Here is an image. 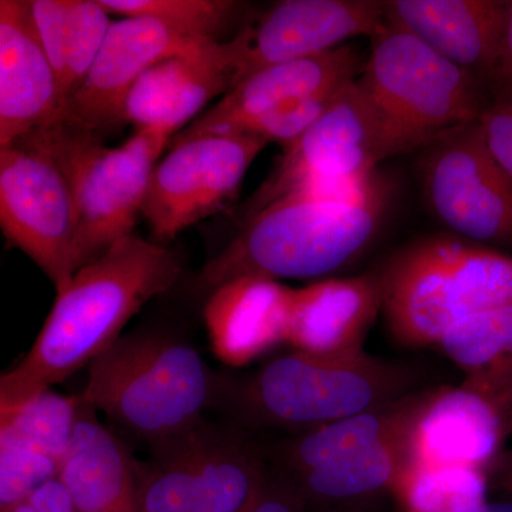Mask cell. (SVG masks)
<instances>
[{"mask_svg": "<svg viewBox=\"0 0 512 512\" xmlns=\"http://www.w3.org/2000/svg\"><path fill=\"white\" fill-rule=\"evenodd\" d=\"M252 26L227 43L210 40L183 55L161 60L128 93L124 116L137 130L163 128L174 134L190 126L205 107L232 89Z\"/></svg>", "mask_w": 512, "mask_h": 512, "instance_id": "13", "label": "cell"}, {"mask_svg": "<svg viewBox=\"0 0 512 512\" xmlns=\"http://www.w3.org/2000/svg\"><path fill=\"white\" fill-rule=\"evenodd\" d=\"M390 157L383 121L356 80L311 128L284 147L271 173L249 198L242 218L248 221L266 205L308 185L362 180Z\"/></svg>", "mask_w": 512, "mask_h": 512, "instance_id": "9", "label": "cell"}, {"mask_svg": "<svg viewBox=\"0 0 512 512\" xmlns=\"http://www.w3.org/2000/svg\"><path fill=\"white\" fill-rule=\"evenodd\" d=\"M84 402L52 389L8 410H0V434H8L62 463L72 443Z\"/></svg>", "mask_w": 512, "mask_h": 512, "instance_id": "29", "label": "cell"}, {"mask_svg": "<svg viewBox=\"0 0 512 512\" xmlns=\"http://www.w3.org/2000/svg\"><path fill=\"white\" fill-rule=\"evenodd\" d=\"M171 137L163 128H146L111 148L100 134L64 114L15 143L52 158L66 178L77 212L79 269L133 235L151 175Z\"/></svg>", "mask_w": 512, "mask_h": 512, "instance_id": "5", "label": "cell"}, {"mask_svg": "<svg viewBox=\"0 0 512 512\" xmlns=\"http://www.w3.org/2000/svg\"><path fill=\"white\" fill-rule=\"evenodd\" d=\"M84 403L59 480L79 512H140V466Z\"/></svg>", "mask_w": 512, "mask_h": 512, "instance_id": "21", "label": "cell"}, {"mask_svg": "<svg viewBox=\"0 0 512 512\" xmlns=\"http://www.w3.org/2000/svg\"><path fill=\"white\" fill-rule=\"evenodd\" d=\"M490 84L494 87L495 96L512 97V2H508L507 28Z\"/></svg>", "mask_w": 512, "mask_h": 512, "instance_id": "35", "label": "cell"}, {"mask_svg": "<svg viewBox=\"0 0 512 512\" xmlns=\"http://www.w3.org/2000/svg\"><path fill=\"white\" fill-rule=\"evenodd\" d=\"M490 485L480 468L413 463L390 493L403 512H473L487 503Z\"/></svg>", "mask_w": 512, "mask_h": 512, "instance_id": "27", "label": "cell"}, {"mask_svg": "<svg viewBox=\"0 0 512 512\" xmlns=\"http://www.w3.org/2000/svg\"><path fill=\"white\" fill-rule=\"evenodd\" d=\"M264 464L234 437L201 426L195 456V512H242L265 484Z\"/></svg>", "mask_w": 512, "mask_h": 512, "instance_id": "25", "label": "cell"}, {"mask_svg": "<svg viewBox=\"0 0 512 512\" xmlns=\"http://www.w3.org/2000/svg\"><path fill=\"white\" fill-rule=\"evenodd\" d=\"M8 512H79L59 478L47 481Z\"/></svg>", "mask_w": 512, "mask_h": 512, "instance_id": "34", "label": "cell"}, {"mask_svg": "<svg viewBox=\"0 0 512 512\" xmlns=\"http://www.w3.org/2000/svg\"><path fill=\"white\" fill-rule=\"evenodd\" d=\"M292 291L262 275L238 276L212 289L204 322L214 355L242 367L286 343Z\"/></svg>", "mask_w": 512, "mask_h": 512, "instance_id": "20", "label": "cell"}, {"mask_svg": "<svg viewBox=\"0 0 512 512\" xmlns=\"http://www.w3.org/2000/svg\"><path fill=\"white\" fill-rule=\"evenodd\" d=\"M322 512H325V511H322Z\"/></svg>", "mask_w": 512, "mask_h": 512, "instance_id": "38", "label": "cell"}, {"mask_svg": "<svg viewBox=\"0 0 512 512\" xmlns=\"http://www.w3.org/2000/svg\"><path fill=\"white\" fill-rule=\"evenodd\" d=\"M407 387L406 370L365 352L328 357L293 350L265 363L238 397L256 420L303 434L400 399Z\"/></svg>", "mask_w": 512, "mask_h": 512, "instance_id": "7", "label": "cell"}, {"mask_svg": "<svg viewBox=\"0 0 512 512\" xmlns=\"http://www.w3.org/2000/svg\"><path fill=\"white\" fill-rule=\"evenodd\" d=\"M495 160L512 178V97L495 96L480 119Z\"/></svg>", "mask_w": 512, "mask_h": 512, "instance_id": "32", "label": "cell"}, {"mask_svg": "<svg viewBox=\"0 0 512 512\" xmlns=\"http://www.w3.org/2000/svg\"><path fill=\"white\" fill-rule=\"evenodd\" d=\"M420 154L421 194L436 220L458 237L512 249V178L488 148L480 120L441 134Z\"/></svg>", "mask_w": 512, "mask_h": 512, "instance_id": "8", "label": "cell"}, {"mask_svg": "<svg viewBox=\"0 0 512 512\" xmlns=\"http://www.w3.org/2000/svg\"><path fill=\"white\" fill-rule=\"evenodd\" d=\"M393 187L375 171L362 180L299 188L242 224L228 247L201 272L215 289L245 275L311 279L345 268L375 241Z\"/></svg>", "mask_w": 512, "mask_h": 512, "instance_id": "2", "label": "cell"}, {"mask_svg": "<svg viewBox=\"0 0 512 512\" xmlns=\"http://www.w3.org/2000/svg\"><path fill=\"white\" fill-rule=\"evenodd\" d=\"M359 83L383 121L392 157L480 120L490 104L481 80L387 22L372 37Z\"/></svg>", "mask_w": 512, "mask_h": 512, "instance_id": "6", "label": "cell"}, {"mask_svg": "<svg viewBox=\"0 0 512 512\" xmlns=\"http://www.w3.org/2000/svg\"><path fill=\"white\" fill-rule=\"evenodd\" d=\"M87 370L83 402L151 444L197 430L218 389L197 349L164 333L121 336Z\"/></svg>", "mask_w": 512, "mask_h": 512, "instance_id": "4", "label": "cell"}, {"mask_svg": "<svg viewBox=\"0 0 512 512\" xmlns=\"http://www.w3.org/2000/svg\"><path fill=\"white\" fill-rule=\"evenodd\" d=\"M110 15L147 16L198 39L217 40L244 3L232 0H100Z\"/></svg>", "mask_w": 512, "mask_h": 512, "instance_id": "30", "label": "cell"}, {"mask_svg": "<svg viewBox=\"0 0 512 512\" xmlns=\"http://www.w3.org/2000/svg\"><path fill=\"white\" fill-rule=\"evenodd\" d=\"M198 429L153 444V456L140 466V512H195Z\"/></svg>", "mask_w": 512, "mask_h": 512, "instance_id": "28", "label": "cell"}, {"mask_svg": "<svg viewBox=\"0 0 512 512\" xmlns=\"http://www.w3.org/2000/svg\"><path fill=\"white\" fill-rule=\"evenodd\" d=\"M412 430L363 453L296 476V483L309 504L340 503L392 491L414 463Z\"/></svg>", "mask_w": 512, "mask_h": 512, "instance_id": "26", "label": "cell"}, {"mask_svg": "<svg viewBox=\"0 0 512 512\" xmlns=\"http://www.w3.org/2000/svg\"><path fill=\"white\" fill-rule=\"evenodd\" d=\"M503 0H390L386 22L419 37L487 86L507 28Z\"/></svg>", "mask_w": 512, "mask_h": 512, "instance_id": "19", "label": "cell"}, {"mask_svg": "<svg viewBox=\"0 0 512 512\" xmlns=\"http://www.w3.org/2000/svg\"><path fill=\"white\" fill-rule=\"evenodd\" d=\"M309 501L298 483L266 478L259 493L242 512H308Z\"/></svg>", "mask_w": 512, "mask_h": 512, "instance_id": "33", "label": "cell"}, {"mask_svg": "<svg viewBox=\"0 0 512 512\" xmlns=\"http://www.w3.org/2000/svg\"><path fill=\"white\" fill-rule=\"evenodd\" d=\"M207 42L147 16L114 20L66 116L100 136L120 130L127 124L124 106L137 80L161 60Z\"/></svg>", "mask_w": 512, "mask_h": 512, "instance_id": "12", "label": "cell"}, {"mask_svg": "<svg viewBox=\"0 0 512 512\" xmlns=\"http://www.w3.org/2000/svg\"><path fill=\"white\" fill-rule=\"evenodd\" d=\"M473 512H512V501H487Z\"/></svg>", "mask_w": 512, "mask_h": 512, "instance_id": "37", "label": "cell"}, {"mask_svg": "<svg viewBox=\"0 0 512 512\" xmlns=\"http://www.w3.org/2000/svg\"><path fill=\"white\" fill-rule=\"evenodd\" d=\"M66 114L28 0L0 2V150Z\"/></svg>", "mask_w": 512, "mask_h": 512, "instance_id": "16", "label": "cell"}, {"mask_svg": "<svg viewBox=\"0 0 512 512\" xmlns=\"http://www.w3.org/2000/svg\"><path fill=\"white\" fill-rule=\"evenodd\" d=\"M183 271L167 245L133 234L83 266L57 292L32 349L0 377V410L52 389L106 352L147 302L170 291Z\"/></svg>", "mask_w": 512, "mask_h": 512, "instance_id": "1", "label": "cell"}, {"mask_svg": "<svg viewBox=\"0 0 512 512\" xmlns=\"http://www.w3.org/2000/svg\"><path fill=\"white\" fill-rule=\"evenodd\" d=\"M366 60L357 47L346 43L322 55L265 67L180 131L171 146L191 138L234 134L256 117L292 101L345 89L362 76Z\"/></svg>", "mask_w": 512, "mask_h": 512, "instance_id": "15", "label": "cell"}, {"mask_svg": "<svg viewBox=\"0 0 512 512\" xmlns=\"http://www.w3.org/2000/svg\"><path fill=\"white\" fill-rule=\"evenodd\" d=\"M429 392L409 393L393 402L326 424L286 444L282 458L295 476L363 453L412 430Z\"/></svg>", "mask_w": 512, "mask_h": 512, "instance_id": "22", "label": "cell"}, {"mask_svg": "<svg viewBox=\"0 0 512 512\" xmlns=\"http://www.w3.org/2000/svg\"><path fill=\"white\" fill-rule=\"evenodd\" d=\"M384 25L386 2L285 0L252 26L232 89L265 67L322 55L353 37H375Z\"/></svg>", "mask_w": 512, "mask_h": 512, "instance_id": "14", "label": "cell"}, {"mask_svg": "<svg viewBox=\"0 0 512 512\" xmlns=\"http://www.w3.org/2000/svg\"><path fill=\"white\" fill-rule=\"evenodd\" d=\"M491 485L512 497V450H504L488 470Z\"/></svg>", "mask_w": 512, "mask_h": 512, "instance_id": "36", "label": "cell"}, {"mask_svg": "<svg viewBox=\"0 0 512 512\" xmlns=\"http://www.w3.org/2000/svg\"><path fill=\"white\" fill-rule=\"evenodd\" d=\"M40 43L55 70L64 110L80 89L113 25L100 0H30Z\"/></svg>", "mask_w": 512, "mask_h": 512, "instance_id": "23", "label": "cell"}, {"mask_svg": "<svg viewBox=\"0 0 512 512\" xmlns=\"http://www.w3.org/2000/svg\"><path fill=\"white\" fill-rule=\"evenodd\" d=\"M380 278L384 318L404 346L437 345L458 320L512 305V255L451 232L397 249Z\"/></svg>", "mask_w": 512, "mask_h": 512, "instance_id": "3", "label": "cell"}, {"mask_svg": "<svg viewBox=\"0 0 512 512\" xmlns=\"http://www.w3.org/2000/svg\"><path fill=\"white\" fill-rule=\"evenodd\" d=\"M460 367L464 382L512 416V305L458 320L437 343Z\"/></svg>", "mask_w": 512, "mask_h": 512, "instance_id": "24", "label": "cell"}, {"mask_svg": "<svg viewBox=\"0 0 512 512\" xmlns=\"http://www.w3.org/2000/svg\"><path fill=\"white\" fill-rule=\"evenodd\" d=\"M382 311L380 269L313 282L292 291L286 343L313 356L360 355Z\"/></svg>", "mask_w": 512, "mask_h": 512, "instance_id": "18", "label": "cell"}, {"mask_svg": "<svg viewBox=\"0 0 512 512\" xmlns=\"http://www.w3.org/2000/svg\"><path fill=\"white\" fill-rule=\"evenodd\" d=\"M268 143L222 134L171 146L151 175L141 217L154 242L165 245L237 198L242 181Z\"/></svg>", "mask_w": 512, "mask_h": 512, "instance_id": "11", "label": "cell"}, {"mask_svg": "<svg viewBox=\"0 0 512 512\" xmlns=\"http://www.w3.org/2000/svg\"><path fill=\"white\" fill-rule=\"evenodd\" d=\"M0 227L62 291L79 271L72 191L52 158L15 144L0 150Z\"/></svg>", "mask_w": 512, "mask_h": 512, "instance_id": "10", "label": "cell"}, {"mask_svg": "<svg viewBox=\"0 0 512 512\" xmlns=\"http://www.w3.org/2000/svg\"><path fill=\"white\" fill-rule=\"evenodd\" d=\"M59 471L55 458L0 434V512L12 510L37 488L59 477Z\"/></svg>", "mask_w": 512, "mask_h": 512, "instance_id": "31", "label": "cell"}, {"mask_svg": "<svg viewBox=\"0 0 512 512\" xmlns=\"http://www.w3.org/2000/svg\"><path fill=\"white\" fill-rule=\"evenodd\" d=\"M512 416L500 404L461 383L431 390L412 430L414 463L487 471L505 450Z\"/></svg>", "mask_w": 512, "mask_h": 512, "instance_id": "17", "label": "cell"}]
</instances>
